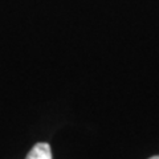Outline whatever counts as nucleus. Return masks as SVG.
I'll list each match as a JSON object with an SVG mask.
<instances>
[{
	"instance_id": "f257e3e1",
	"label": "nucleus",
	"mask_w": 159,
	"mask_h": 159,
	"mask_svg": "<svg viewBox=\"0 0 159 159\" xmlns=\"http://www.w3.org/2000/svg\"><path fill=\"white\" fill-rule=\"evenodd\" d=\"M25 159H52V150L51 146L45 142L36 143L31 151L28 152Z\"/></svg>"
},
{
	"instance_id": "f03ea898",
	"label": "nucleus",
	"mask_w": 159,
	"mask_h": 159,
	"mask_svg": "<svg viewBox=\"0 0 159 159\" xmlns=\"http://www.w3.org/2000/svg\"><path fill=\"white\" fill-rule=\"evenodd\" d=\"M148 159H159V155H155V157H151V158H148Z\"/></svg>"
}]
</instances>
